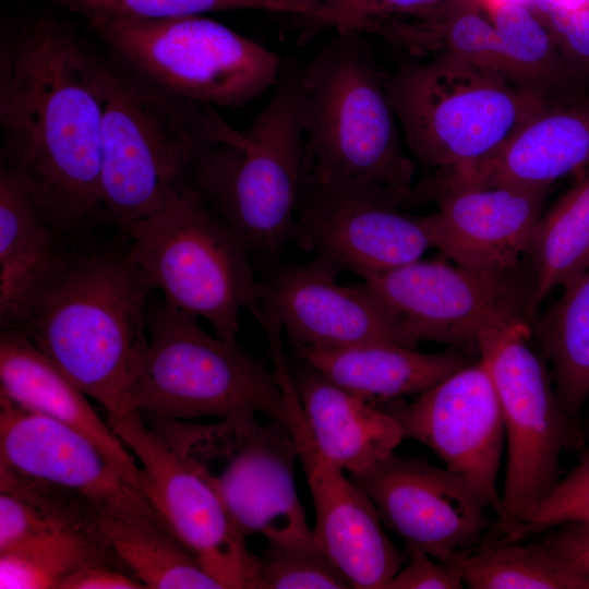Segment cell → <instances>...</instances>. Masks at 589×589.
I'll list each match as a JSON object with an SVG mask.
<instances>
[{"mask_svg":"<svg viewBox=\"0 0 589 589\" xmlns=\"http://www.w3.org/2000/svg\"><path fill=\"white\" fill-rule=\"evenodd\" d=\"M95 56L48 16L24 22L0 53V166L70 233L104 225Z\"/></svg>","mask_w":589,"mask_h":589,"instance_id":"1","label":"cell"},{"mask_svg":"<svg viewBox=\"0 0 589 589\" xmlns=\"http://www.w3.org/2000/svg\"><path fill=\"white\" fill-rule=\"evenodd\" d=\"M103 226L73 233L0 323L117 417L132 410L129 393L147 350L155 290L124 230L100 238Z\"/></svg>","mask_w":589,"mask_h":589,"instance_id":"2","label":"cell"},{"mask_svg":"<svg viewBox=\"0 0 589 589\" xmlns=\"http://www.w3.org/2000/svg\"><path fill=\"white\" fill-rule=\"evenodd\" d=\"M245 130L208 106L188 182L240 237L253 261L275 265L293 240L304 175L299 73L278 82Z\"/></svg>","mask_w":589,"mask_h":589,"instance_id":"3","label":"cell"},{"mask_svg":"<svg viewBox=\"0 0 589 589\" xmlns=\"http://www.w3.org/2000/svg\"><path fill=\"white\" fill-rule=\"evenodd\" d=\"M299 73L304 172L414 197V163L362 32L337 29Z\"/></svg>","mask_w":589,"mask_h":589,"instance_id":"4","label":"cell"},{"mask_svg":"<svg viewBox=\"0 0 589 589\" xmlns=\"http://www.w3.org/2000/svg\"><path fill=\"white\" fill-rule=\"evenodd\" d=\"M383 79L405 145L432 173L429 181L488 159L556 99L446 52L405 62Z\"/></svg>","mask_w":589,"mask_h":589,"instance_id":"5","label":"cell"},{"mask_svg":"<svg viewBox=\"0 0 589 589\" xmlns=\"http://www.w3.org/2000/svg\"><path fill=\"white\" fill-rule=\"evenodd\" d=\"M94 80L103 111V224L123 228L188 181L207 106L167 92L116 57L95 56Z\"/></svg>","mask_w":589,"mask_h":589,"instance_id":"6","label":"cell"},{"mask_svg":"<svg viewBox=\"0 0 589 589\" xmlns=\"http://www.w3.org/2000/svg\"><path fill=\"white\" fill-rule=\"evenodd\" d=\"M148 346L129 393L147 419H221L263 414L288 426L273 368L237 340L212 336L197 318L164 298L148 309Z\"/></svg>","mask_w":589,"mask_h":589,"instance_id":"7","label":"cell"},{"mask_svg":"<svg viewBox=\"0 0 589 589\" xmlns=\"http://www.w3.org/2000/svg\"><path fill=\"white\" fill-rule=\"evenodd\" d=\"M122 229L154 290L177 309L205 318L216 336L237 340L240 312L257 299L254 261L189 182Z\"/></svg>","mask_w":589,"mask_h":589,"instance_id":"8","label":"cell"},{"mask_svg":"<svg viewBox=\"0 0 589 589\" xmlns=\"http://www.w3.org/2000/svg\"><path fill=\"white\" fill-rule=\"evenodd\" d=\"M169 448L217 494L248 538L267 542L312 541L294 480L298 460L289 428L256 413L212 423L148 419Z\"/></svg>","mask_w":589,"mask_h":589,"instance_id":"9","label":"cell"},{"mask_svg":"<svg viewBox=\"0 0 589 589\" xmlns=\"http://www.w3.org/2000/svg\"><path fill=\"white\" fill-rule=\"evenodd\" d=\"M86 23L116 58L192 103L239 107L279 82L277 53L204 15Z\"/></svg>","mask_w":589,"mask_h":589,"instance_id":"10","label":"cell"},{"mask_svg":"<svg viewBox=\"0 0 589 589\" xmlns=\"http://www.w3.org/2000/svg\"><path fill=\"white\" fill-rule=\"evenodd\" d=\"M531 325L516 322L477 344L496 389L507 445L501 509L485 541L509 538L560 481L562 452L584 444L556 397Z\"/></svg>","mask_w":589,"mask_h":589,"instance_id":"11","label":"cell"},{"mask_svg":"<svg viewBox=\"0 0 589 589\" xmlns=\"http://www.w3.org/2000/svg\"><path fill=\"white\" fill-rule=\"evenodd\" d=\"M395 315L410 338L474 345L488 333L529 322V274L484 272L444 259L417 260L361 281Z\"/></svg>","mask_w":589,"mask_h":589,"instance_id":"12","label":"cell"},{"mask_svg":"<svg viewBox=\"0 0 589 589\" xmlns=\"http://www.w3.org/2000/svg\"><path fill=\"white\" fill-rule=\"evenodd\" d=\"M404 205L373 185L304 172L293 240L313 259L365 280L432 248L423 216L404 212Z\"/></svg>","mask_w":589,"mask_h":589,"instance_id":"13","label":"cell"},{"mask_svg":"<svg viewBox=\"0 0 589 589\" xmlns=\"http://www.w3.org/2000/svg\"><path fill=\"white\" fill-rule=\"evenodd\" d=\"M141 469L142 491L168 529L221 586L260 589V557L215 491L132 409L107 417Z\"/></svg>","mask_w":589,"mask_h":589,"instance_id":"14","label":"cell"},{"mask_svg":"<svg viewBox=\"0 0 589 589\" xmlns=\"http://www.w3.org/2000/svg\"><path fill=\"white\" fill-rule=\"evenodd\" d=\"M269 360L284 395L288 428L311 492L315 510L312 534L316 546L351 588L387 589L406 563V554L385 533L370 498L315 443L296 394L284 346H272Z\"/></svg>","mask_w":589,"mask_h":589,"instance_id":"15","label":"cell"},{"mask_svg":"<svg viewBox=\"0 0 589 589\" xmlns=\"http://www.w3.org/2000/svg\"><path fill=\"white\" fill-rule=\"evenodd\" d=\"M381 406L399 424L404 438L428 446L445 468L462 479L496 515L497 476L505 442L502 409L484 362L479 358L450 373L409 404Z\"/></svg>","mask_w":589,"mask_h":589,"instance_id":"16","label":"cell"},{"mask_svg":"<svg viewBox=\"0 0 589 589\" xmlns=\"http://www.w3.org/2000/svg\"><path fill=\"white\" fill-rule=\"evenodd\" d=\"M348 477L370 498L386 528L442 562L480 545L494 525L462 479L422 458L393 453Z\"/></svg>","mask_w":589,"mask_h":589,"instance_id":"17","label":"cell"},{"mask_svg":"<svg viewBox=\"0 0 589 589\" xmlns=\"http://www.w3.org/2000/svg\"><path fill=\"white\" fill-rule=\"evenodd\" d=\"M0 466L69 493L100 514L141 516L169 530L143 492L123 477L94 441L64 423L15 405L2 394Z\"/></svg>","mask_w":589,"mask_h":589,"instance_id":"18","label":"cell"},{"mask_svg":"<svg viewBox=\"0 0 589 589\" xmlns=\"http://www.w3.org/2000/svg\"><path fill=\"white\" fill-rule=\"evenodd\" d=\"M322 261L276 266L257 284L256 303L293 346L340 348L395 344L417 348L404 326L362 283L337 280Z\"/></svg>","mask_w":589,"mask_h":589,"instance_id":"19","label":"cell"},{"mask_svg":"<svg viewBox=\"0 0 589 589\" xmlns=\"http://www.w3.org/2000/svg\"><path fill=\"white\" fill-rule=\"evenodd\" d=\"M550 189L457 185L433 193L437 209L423 216L432 244L454 263L484 272L520 268Z\"/></svg>","mask_w":589,"mask_h":589,"instance_id":"20","label":"cell"},{"mask_svg":"<svg viewBox=\"0 0 589 589\" xmlns=\"http://www.w3.org/2000/svg\"><path fill=\"white\" fill-rule=\"evenodd\" d=\"M589 171V96L556 98L531 116L491 157L423 185L431 195L457 185L550 189Z\"/></svg>","mask_w":589,"mask_h":589,"instance_id":"21","label":"cell"},{"mask_svg":"<svg viewBox=\"0 0 589 589\" xmlns=\"http://www.w3.org/2000/svg\"><path fill=\"white\" fill-rule=\"evenodd\" d=\"M0 394L89 437L123 477L142 491L136 459L108 421L94 410L88 396L29 340L8 328L1 329L0 336Z\"/></svg>","mask_w":589,"mask_h":589,"instance_id":"22","label":"cell"},{"mask_svg":"<svg viewBox=\"0 0 589 589\" xmlns=\"http://www.w3.org/2000/svg\"><path fill=\"white\" fill-rule=\"evenodd\" d=\"M290 370L311 434L335 465L349 474L360 473L395 453L404 434L385 409L303 361Z\"/></svg>","mask_w":589,"mask_h":589,"instance_id":"23","label":"cell"},{"mask_svg":"<svg viewBox=\"0 0 589 589\" xmlns=\"http://www.w3.org/2000/svg\"><path fill=\"white\" fill-rule=\"evenodd\" d=\"M294 354L341 387L374 404L419 395L469 360L395 344L340 348L293 346Z\"/></svg>","mask_w":589,"mask_h":589,"instance_id":"24","label":"cell"},{"mask_svg":"<svg viewBox=\"0 0 589 589\" xmlns=\"http://www.w3.org/2000/svg\"><path fill=\"white\" fill-rule=\"evenodd\" d=\"M72 235L0 166V318L56 260Z\"/></svg>","mask_w":589,"mask_h":589,"instance_id":"25","label":"cell"},{"mask_svg":"<svg viewBox=\"0 0 589 589\" xmlns=\"http://www.w3.org/2000/svg\"><path fill=\"white\" fill-rule=\"evenodd\" d=\"M97 528L109 553L145 588L221 589L194 554L152 519L104 513Z\"/></svg>","mask_w":589,"mask_h":589,"instance_id":"26","label":"cell"},{"mask_svg":"<svg viewBox=\"0 0 589 589\" xmlns=\"http://www.w3.org/2000/svg\"><path fill=\"white\" fill-rule=\"evenodd\" d=\"M562 289L533 330L550 364L558 402L579 429V414L589 397V267Z\"/></svg>","mask_w":589,"mask_h":589,"instance_id":"27","label":"cell"},{"mask_svg":"<svg viewBox=\"0 0 589 589\" xmlns=\"http://www.w3.org/2000/svg\"><path fill=\"white\" fill-rule=\"evenodd\" d=\"M526 257L533 312L589 267V171L543 212Z\"/></svg>","mask_w":589,"mask_h":589,"instance_id":"28","label":"cell"},{"mask_svg":"<svg viewBox=\"0 0 589 589\" xmlns=\"http://www.w3.org/2000/svg\"><path fill=\"white\" fill-rule=\"evenodd\" d=\"M445 563L472 589H589V580L538 538L484 541Z\"/></svg>","mask_w":589,"mask_h":589,"instance_id":"29","label":"cell"},{"mask_svg":"<svg viewBox=\"0 0 589 589\" xmlns=\"http://www.w3.org/2000/svg\"><path fill=\"white\" fill-rule=\"evenodd\" d=\"M488 12L498 32L506 76L554 98L584 94L585 87L531 7L504 1L490 7Z\"/></svg>","mask_w":589,"mask_h":589,"instance_id":"30","label":"cell"},{"mask_svg":"<svg viewBox=\"0 0 589 589\" xmlns=\"http://www.w3.org/2000/svg\"><path fill=\"white\" fill-rule=\"evenodd\" d=\"M103 561L117 562L97 533L81 529L61 530L15 550L1 552L0 588L59 589L72 573Z\"/></svg>","mask_w":589,"mask_h":589,"instance_id":"31","label":"cell"},{"mask_svg":"<svg viewBox=\"0 0 589 589\" xmlns=\"http://www.w3.org/2000/svg\"><path fill=\"white\" fill-rule=\"evenodd\" d=\"M88 19L160 20L209 12L256 10L298 15L327 26L337 15L321 0H55Z\"/></svg>","mask_w":589,"mask_h":589,"instance_id":"32","label":"cell"},{"mask_svg":"<svg viewBox=\"0 0 589 589\" xmlns=\"http://www.w3.org/2000/svg\"><path fill=\"white\" fill-rule=\"evenodd\" d=\"M351 588L316 546L304 542H267L260 557V589Z\"/></svg>","mask_w":589,"mask_h":589,"instance_id":"33","label":"cell"},{"mask_svg":"<svg viewBox=\"0 0 589 589\" xmlns=\"http://www.w3.org/2000/svg\"><path fill=\"white\" fill-rule=\"evenodd\" d=\"M589 520V449L576 467L528 514L506 541H524L556 526Z\"/></svg>","mask_w":589,"mask_h":589,"instance_id":"34","label":"cell"},{"mask_svg":"<svg viewBox=\"0 0 589 589\" xmlns=\"http://www.w3.org/2000/svg\"><path fill=\"white\" fill-rule=\"evenodd\" d=\"M577 81L589 83V0H531Z\"/></svg>","mask_w":589,"mask_h":589,"instance_id":"35","label":"cell"},{"mask_svg":"<svg viewBox=\"0 0 589 589\" xmlns=\"http://www.w3.org/2000/svg\"><path fill=\"white\" fill-rule=\"evenodd\" d=\"M407 561L387 589H460L465 586L457 570L424 550L405 543Z\"/></svg>","mask_w":589,"mask_h":589,"instance_id":"36","label":"cell"},{"mask_svg":"<svg viewBox=\"0 0 589 589\" xmlns=\"http://www.w3.org/2000/svg\"><path fill=\"white\" fill-rule=\"evenodd\" d=\"M346 20L351 28L364 32L371 22L413 15L446 0H321Z\"/></svg>","mask_w":589,"mask_h":589,"instance_id":"37","label":"cell"},{"mask_svg":"<svg viewBox=\"0 0 589 589\" xmlns=\"http://www.w3.org/2000/svg\"><path fill=\"white\" fill-rule=\"evenodd\" d=\"M534 537L589 580V520L566 522Z\"/></svg>","mask_w":589,"mask_h":589,"instance_id":"38","label":"cell"},{"mask_svg":"<svg viewBox=\"0 0 589 589\" xmlns=\"http://www.w3.org/2000/svg\"><path fill=\"white\" fill-rule=\"evenodd\" d=\"M145 588L120 564L112 561L92 563L69 575L59 589H141Z\"/></svg>","mask_w":589,"mask_h":589,"instance_id":"39","label":"cell"},{"mask_svg":"<svg viewBox=\"0 0 589 589\" xmlns=\"http://www.w3.org/2000/svg\"><path fill=\"white\" fill-rule=\"evenodd\" d=\"M579 430L584 441L589 438V418L586 421L580 422Z\"/></svg>","mask_w":589,"mask_h":589,"instance_id":"40","label":"cell"},{"mask_svg":"<svg viewBox=\"0 0 589 589\" xmlns=\"http://www.w3.org/2000/svg\"><path fill=\"white\" fill-rule=\"evenodd\" d=\"M482 1V4H488V9L494 4H497L500 2H504V1H520V2H526L528 3L529 1L531 0H481Z\"/></svg>","mask_w":589,"mask_h":589,"instance_id":"41","label":"cell"}]
</instances>
